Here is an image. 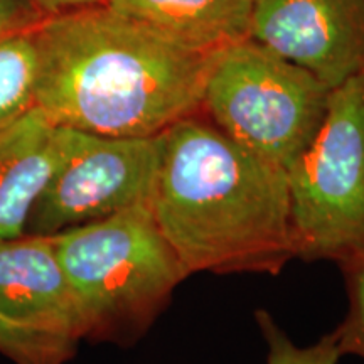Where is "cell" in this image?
Here are the masks:
<instances>
[{"label": "cell", "mask_w": 364, "mask_h": 364, "mask_svg": "<svg viewBox=\"0 0 364 364\" xmlns=\"http://www.w3.org/2000/svg\"><path fill=\"white\" fill-rule=\"evenodd\" d=\"M34 36V105L54 125L145 139L201 112L216 53L182 48L108 6L44 17Z\"/></svg>", "instance_id": "obj_1"}, {"label": "cell", "mask_w": 364, "mask_h": 364, "mask_svg": "<svg viewBox=\"0 0 364 364\" xmlns=\"http://www.w3.org/2000/svg\"><path fill=\"white\" fill-rule=\"evenodd\" d=\"M150 209L188 275L277 273L297 257L285 171L201 112L159 135Z\"/></svg>", "instance_id": "obj_2"}, {"label": "cell", "mask_w": 364, "mask_h": 364, "mask_svg": "<svg viewBox=\"0 0 364 364\" xmlns=\"http://www.w3.org/2000/svg\"><path fill=\"white\" fill-rule=\"evenodd\" d=\"M91 339L140 334L188 277L150 204L53 235Z\"/></svg>", "instance_id": "obj_3"}, {"label": "cell", "mask_w": 364, "mask_h": 364, "mask_svg": "<svg viewBox=\"0 0 364 364\" xmlns=\"http://www.w3.org/2000/svg\"><path fill=\"white\" fill-rule=\"evenodd\" d=\"M331 88L252 39L216 53L201 113L240 147L287 171L322 124Z\"/></svg>", "instance_id": "obj_4"}, {"label": "cell", "mask_w": 364, "mask_h": 364, "mask_svg": "<svg viewBox=\"0 0 364 364\" xmlns=\"http://www.w3.org/2000/svg\"><path fill=\"white\" fill-rule=\"evenodd\" d=\"M285 176L297 257L341 263L364 253V73L331 91Z\"/></svg>", "instance_id": "obj_5"}, {"label": "cell", "mask_w": 364, "mask_h": 364, "mask_svg": "<svg viewBox=\"0 0 364 364\" xmlns=\"http://www.w3.org/2000/svg\"><path fill=\"white\" fill-rule=\"evenodd\" d=\"M159 135L120 139L58 127V159L26 233L53 236L136 204H150Z\"/></svg>", "instance_id": "obj_6"}, {"label": "cell", "mask_w": 364, "mask_h": 364, "mask_svg": "<svg viewBox=\"0 0 364 364\" xmlns=\"http://www.w3.org/2000/svg\"><path fill=\"white\" fill-rule=\"evenodd\" d=\"M250 39L334 90L364 73V0H253Z\"/></svg>", "instance_id": "obj_7"}, {"label": "cell", "mask_w": 364, "mask_h": 364, "mask_svg": "<svg viewBox=\"0 0 364 364\" xmlns=\"http://www.w3.org/2000/svg\"><path fill=\"white\" fill-rule=\"evenodd\" d=\"M0 317L76 346L88 336L51 236L0 240Z\"/></svg>", "instance_id": "obj_8"}, {"label": "cell", "mask_w": 364, "mask_h": 364, "mask_svg": "<svg viewBox=\"0 0 364 364\" xmlns=\"http://www.w3.org/2000/svg\"><path fill=\"white\" fill-rule=\"evenodd\" d=\"M58 159V125L38 107L0 125V240L26 233L27 218Z\"/></svg>", "instance_id": "obj_9"}, {"label": "cell", "mask_w": 364, "mask_h": 364, "mask_svg": "<svg viewBox=\"0 0 364 364\" xmlns=\"http://www.w3.org/2000/svg\"><path fill=\"white\" fill-rule=\"evenodd\" d=\"M105 6L198 53L215 54L250 39L253 0H107Z\"/></svg>", "instance_id": "obj_10"}, {"label": "cell", "mask_w": 364, "mask_h": 364, "mask_svg": "<svg viewBox=\"0 0 364 364\" xmlns=\"http://www.w3.org/2000/svg\"><path fill=\"white\" fill-rule=\"evenodd\" d=\"M34 27L0 38V125L34 107L38 80Z\"/></svg>", "instance_id": "obj_11"}, {"label": "cell", "mask_w": 364, "mask_h": 364, "mask_svg": "<svg viewBox=\"0 0 364 364\" xmlns=\"http://www.w3.org/2000/svg\"><path fill=\"white\" fill-rule=\"evenodd\" d=\"M76 344L26 329L0 317V354L14 364H65Z\"/></svg>", "instance_id": "obj_12"}, {"label": "cell", "mask_w": 364, "mask_h": 364, "mask_svg": "<svg viewBox=\"0 0 364 364\" xmlns=\"http://www.w3.org/2000/svg\"><path fill=\"white\" fill-rule=\"evenodd\" d=\"M257 318L268 344L267 364H338L343 358L336 332L324 336L316 344L300 348L265 311L257 312Z\"/></svg>", "instance_id": "obj_13"}, {"label": "cell", "mask_w": 364, "mask_h": 364, "mask_svg": "<svg viewBox=\"0 0 364 364\" xmlns=\"http://www.w3.org/2000/svg\"><path fill=\"white\" fill-rule=\"evenodd\" d=\"M349 294V312L336 329L339 349L364 359V253L341 262Z\"/></svg>", "instance_id": "obj_14"}, {"label": "cell", "mask_w": 364, "mask_h": 364, "mask_svg": "<svg viewBox=\"0 0 364 364\" xmlns=\"http://www.w3.org/2000/svg\"><path fill=\"white\" fill-rule=\"evenodd\" d=\"M44 17L36 0H0V38L31 29Z\"/></svg>", "instance_id": "obj_15"}, {"label": "cell", "mask_w": 364, "mask_h": 364, "mask_svg": "<svg viewBox=\"0 0 364 364\" xmlns=\"http://www.w3.org/2000/svg\"><path fill=\"white\" fill-rule=\"evenodd\" d=\"M38 7L43 11L46 17L54 16V14L78 11V9L105 6L107 0H36Z\"/></svg>", "instance_id": "obj_16"}]
</instances>
